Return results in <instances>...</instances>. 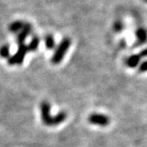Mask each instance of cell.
I'll return each instance as SVG.
<instances>
[{
	"mask_svg": "<svg viewBox=\"0 0 147 147\" xmlns=\"http://www.w3.org/2000/svg\"><path fill=\"white\" fill-rule=\"evenodd\" d=\"M70 44H71V41L69 38H65L61 41L57 47L56 48L51 59V61L53 65H58L61 62L66 53L68 52Z\"/></svg>",
	"mask_w": 147,
	"mask_h": 147,
	"instance_id": "cell-1",
	"label": "cell"
},
{
	"mask_svg": "<svg viewBox=\"0 0 147 147\" xmlns=\"http://www.w3.org/2000/svg\"><path fill=\"white\" fill-rule=\"evenodd\" d=\"M0 57L2 58H9L10 57V46L5 44L0 47Z\"/></svg>",
	"mask_w": 147,
	"mask_h": 147,
	"instance_id": "cell-12",
	"label": "cell"
},
{
	"mask_svg": "<svg viewBox=\"0 0 147 147\" xmlns=\"http://www.w3.org/2000/svg\"><path fill=\"white\" fill-rule=\"evenodd\" d=\"M44 43H45V47H47V50H53L55 47L56 42H55V38L52 34H47L44 38Z\"/></svg>",
	"mask_w": 147,
	"mask_h": 147,
	"instance_id": "cell-10",
	"label": "cell"
},
{
	"mask_svg": "<svg viewBox=\"0 0 147 147\" xmlns=\"http://www.w3.org/2000/svg\"><path fill=\"white\" fill-rule=\"evenodd\" d=\"M25 25V22L22 21H16L11 23L9 26V30L11 33H19Z\"/></svg>",
	"mask_w": 147,
	"mask_h": 147,
	"instance_id": "cell-9",
	"label": "cell"
},
{
	"mask_svg": "<svg viewBox=\"0 0 147 147\" xmlns=\"http://www.w3.org/2000/svg\"><path fill=\"white\" fill-rule=\"evenodd\" d=\"M88 123L92 125L96 126L106 127L110 124V118L103 114H98V113H93L91 114L88 118Z\"/></svg>",
	"mask_w": 147,
	"mask_h": 147,
	"instance_id": "cell-3",
	"label": "cell"
},
{
	"mask_svg": "<svg viewBox=\"0 0 147 147\" xmlns=\"http://www.w3.org/2000/svg\"><path fill=\"white\" fill-rule=\"evenodd\" d=\"M145 1H146V3H147V0H145Z\"/></svg>",
	"mask_w": 147,
	"mask_h": 147,
	"instance_id": "cell-16",
	"label": "cell"
},
{
	"mask_svg": "<svg viewBox=\"0 0 147 147\" xmlns=\"http://www.w3.org/2000/svg\"><path fill=\"white\" fill-rule=\"evenodd\" d=\"M139 56L141 57V58L145 57H147V48L144 49V50H142V52L139 53Z\"/></svg>",
	"mask_w": 147,
	"mask_h": 147,
	"instance_id": "cell-15",
	"label": "cell"
},
{
	"mask_svg": "<svg viewBox=\"0 0 147 147\" xmlns=\"http://www.w3.org/2000/svg\"><path fill=\"white\" fill-rule=\"evenodd\" d=\"M31 25H30V23H25L23 28L21 29V30L19 32L18 35L16 37V41L18 42V44H19V45H20V44H23V43L25 42V41H26L27 37L31 34Z\"/></svg>",
	"mask_w": 147,
	"mask_h": 147,
	"instance_id": "cell-5",
	"label": "cell"
},
{
	"mask_svg": "<svg viewBox=\"0 0 147 147\" xmlns=\"http://www.w3.org/2000/svg\"><path fill=\"white\" fill-rule=\"evenodd\" d=\"M29 52L26 44H20L16 53L13 56H10L8 58V64L10 65H18L23 63L27 53Z\"/></svg>",
	"mask_w": 147,
	"mask_h": 147,
	"instance_id": "cell-2",
	"label": "cell"
},
{
	"mask_svg": "<svg viewBox=\"0 0 147 147\" xmlns=\"http://www.w3.org/2000/svg\"><path fill=\"white\" fill-rule=\"evenodd\" d=\"M40 113L42 123L49 127L53 116L51 115V105L47 100H42L40 103Z\"/></svg>",
	"mask_w": 147,
	"mask_h": 147,
	"instance_id": "cell-4",
	"label": "cell"
},
{
	"mask_svg": "<svg viewBox=\"0 0 147 147\" xmlns=\"http://www.w3.org/2000/svg\"><path fill=\"white\" fill-rule=\"evenodd\" d=\"M141 57L139 56V54H135V55H131L127 59L126 64L128 67L131 68H135L140 63L141 61Z\"/></svg>",
	"mask_w": 147,
	"mask_h": 147,
	"instance_id": "cell-8",
	"label": "cell"
},
{
	"mask_svg": "<svg viewBox=\"0 0 147 147\" xmlns=\"http://www.w3.org/2000/svg\"><path fill=\"white\" fill-rule=\"evenodd\" d=\"M136 42L138 46L147 42V31L143 28H139L136 31Z\"/></svg>",
	"mask_w": 147,
	"mask_h": 147,
	"instance_id": "cell-7",
	"label": "cell"
},
{
	"mask_svg": "<svg viewBox=\"0 0 147 147\" xmlns=\"http://www.w3.org/2000/svg\"><path fill=\"white\" fill-rule=\"evenodd\" d=\"M123 27H124V25L121 21H116L114 24V30H115V31L118 32V33L123 31Z\"/></svg>",
	"mask_w": 147,
	"mask_h": 147,
	"instance_id": "cell-13",
	"label": "cell"
},
{
	"mask_svg": "<svg viewBox=\"0 0 147 147\" xmlns=\"http://www.w3.org/2000/svg\"><path fill=\"white\" fill-rule=\"evenodd\" d=\"M39 43H40V39H39V38L38 36H36V35L34 36L33 37V38L31 39L30 42L29 43V45L27 46L28 50L30 51V52H35L37 49H38V46H39Z\"/></svg>",
	"mask_w": 147,
	"mask_h": 147,
	"instance_id": "cell-11",
	"label": "cell"
},
{
	"mask_svg": "<svg viewBox=\"0 0 147 147\" xmlns=\"http://www.w3.org/2000/svg\"><path fill=\"white\" fill-rule=\"evenodd\" d=\"M67 119V113L65 111H60L57 115L53 116L49 127H56L61 124Z\"/></svg>",
	"mask_w": 147,
	"mask_h": 147,
	"instance_id": "cell-6",
	"label": "cell"
},
{
	"mask_svg": "<svg viewBox=\"0 0 147 147\" xmlns=\"http://www.w3.org/2000/svg\"><path fill=\"white\" fill-rule=\"evenodd\" d=\"M139 71L141 73H144L147 71V61H145L144 62H142L139 67Z\"/></svg>",
	"mask_w": 147,
	"mask_h": 147,
	"instance_id": "cell-14",
	"label": "cell"
}]
</instances>
